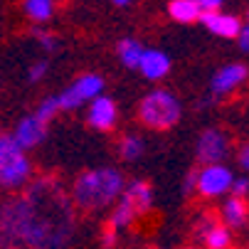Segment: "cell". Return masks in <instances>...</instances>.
Masks as SVG:
<instances>
[{
	"instance_id": "3",
	"label": "cell",
	"mask_w": 249,
	"mask_h": 249,
	"mask_svg": "<svg viewBox=\"0 0 249 249\" xmlns=\"http://www.w3.org/2000/svg\"><path fill=\"white\" fill-rule=\"evenodd\" d=\"M138 119L148 128L156 131H168L180 119V101L175 94L165 89H153L148 91L138 104Z\"/></svg>"
},
{
	"instance_id": "24",
	"label": "cell",
	"mask_w": 249,
	"mask_h": 249,
	"mask_svg": "<svg viewBox=\"0 0 249 249\" xmlns=\"http://www.w3.org/2000/svg\"><path fill=\"white\" fill-rule=\"evenodd\" d=\"M47 72H50V62H47V59H40V62L30 64L27 79H30V82H42V79L47 77Z\"/></svg>"
},
{
	"instance_id": "20",
	"label": "cell",
	"mask_w": 249,
	"mask_h": 249,
	"mask_svg": "<svg viewBox=\"0 0 249 249\" xmlns=\"http://www.w3.org/2000/svg\"><path fill=\"white\" fill-rule=\"evenodd\" d=\"M25 13L35 22H47L54 15V0H25Z\"/></svg>"
},
{
	"instance_id": "26",
	"label": "cell",
	"mask_w": 249,
	"mask_h": 249,
	"mask_svg": "<svg viewBox=\"0 0 249 249\" xmlns=\"http://www.w3.org/2000/svg\"><path fill=\"white\" fill-rule=\"evenodd\" d=\"M230 193H232V197L244 200L249 195V178H234L232 185H230Z\"/></svg>"
},
{
	"instance_id": "2",
	"label": "cell",
	"mask_w": 249,
	"mask_h": 249,
	"mask_svg": "<svg viewBox=\"0 0 249 249\" xmlns=\"http://www.w3.org/2000/svg\"><path fill=\"white\" fill-rule=\"evenodd\" d=\"M126 188L121 170L116 168H94L84 170L72 185V205L82 210H104L114 205Z\"/></svg>"
},
{
	"instance_id": "12",
	"label": "cell",
	"mask_w": 249,
	"mask_h": 249,
	"mask_svg": "<svg viewBox=\"0 0 249 249\" xmlns=\"http://www.w3.org/2000/svg\"><path fill=\"white\" fill-rule=\"evenodd\" d=\"M249 77V69L244 67V64H239V62H234V64H227V67H222L220 72L212 77V84H210V89H212V94H217V96H222V94H230L232 89H237L244 79Z\"/></svg>"
},
{
	"instance_id": "1",
	"label": "cell",
	"mask_w": 249,
	"mask_h": 249,
	"mask_svg": "<svg viewBox=\"0 0 249 249\" xmlns=\"http://www.w3.org/2000/svg\"><path fill=\"white\" fill-rule=\"evenodd\" d=\"M25 197L32 202V217L22 244L30 249H64L74 232V210L67 193L57 180L40 178L27 188Z\"/></svg>"
},
{
	"instance_id": "19",
	"label": "cell",
	"mask_w": 249,
	"mask_h": 249,
	"mask_svg": "<svg viewBox=\"0 0 249 249\" xmlns=\"http://www.w3.org/2000/svg\"><path fill=\"white\" fill-rule=\"evenodd\" d=\"M143 57V45L138 40H121L119 42V59L128 69H138V62Z\"/></svg>"
},
{
	"instance_id": "5",
	"label": "cell",
	"mask_w": 249,
	"mask_h": 249,
	"mask_svg": "<svg viewBox=\"0 0 249 249\" xmlns=\"http://www.w3.org/2000/svg\"><path fill=\"white\" fill-rule=\"evenodd\" d=\"M101 89H104V79L99 74H82L74 84H69L54 99H57L59 111H74L79 106H84L87 101L91 104L96 96H101Z\"/></svg>"
},
{
	"instance_id": "16",
	"label": "cell",
	"mask_w": 249,
	"mask_h": 249,
	"mask_svg": "<svg viewBox=\"0 0 249 249\" xmlns=\"http://www.w3.org/2000/svg\"><path fill=\"white\" fill-rule=\"evenodd\" d=\"M247 217H249V205L239 197H227L225 205H222V222L227 230H239L247 225Z\"/></svg>"
},
{
	"instance_id": "14",
	"label": "cell",
	"mask_w": 249,
	"mask_h": 249,
	"mask_svg": "<svg viewBox=\"0 0 249 249\" xmlns=\"http://www.w3.org/2000/svg\"><path fill=\"white\" fill-rule=\"evenodd\" d=\"M138 69L146 79H163L170 72V59L160 50H143V57L138 62Z\"/></svg>"
},
{
	"instance_id": "23",
	"label": "cell",
	"mask_w": 249,
	"mask_h": 249,
	"mask_svg": "<svg viewBox=\"0 0 249 249\" xmlns=\"http://www.w3.org/2000/svg\"><path fill=\"white\" fill-rule=\"evenodd\" d=\"M22 153V148L13 141V136H5V133H0V165H3L5 160H10L13 156Z\"/></svg>"
},
{
	"instance_id": "27",
	"label": "cell",
	"mask_w": 249,
	"mask_h": 249,
	"mask_svg": "<svg viewBox=\"0 0 249 249\" xmlns=\"http://www.w3.org/2000/svg\"><path fill=\"white\" fill-rule=\"evenodd\" d=\"M222 3L225 0H197V5H200L202 13H215V10L222 8Z\"/></svg>"
},
{
	"instance_id": "21",
	"label": "cell",
	"mask_w": 249,
	"mask_h": 249,
	"mask_svg": "<svg viewBox=\"0 0 249 249\" xmlns=\"http://www.w3.org/2000/svg\"><path fill=\"white\" fill-rule=\"evenodd\" d=\"M119 156L124 158V160H138L141 156H143V141H141L138 136H133V133H126L121 141H119Z\"/></svg>"
},
{
	"instance_id": "30",
	"label": "cell",
	"mask_w": 249,
	"mask_h": 249,
	"mask_svg": "<svg viewBox=\"0 0 249 249\" xmlns=\"http://www.w3.org/2000/svg\"><path fill=\"white\" fill-rule=\"evenodd\" d=\"M239 47L244 50V52H249V25H242V30H239Z\"/></svg>"
},
{
	"instance_id": "22",
	"label": "cell",
	"mask_w": 249,
	"mask_h": 249,
	"mask_svg": "<svg viewBox=\"0 0 249 249\" xmlns=\"http://www.w3.org/2000/svg\"><path fill=\"white\" fill-rule=\"evenodd\" d=\"M57 114H59L57 99H54V96H47V99H42V101L37 104V109H35V114H32V116L37 119L40 124H45V126H47V124H50V121H52Z\"/></svg>"
},
{
	"instance_id": "18",
	"label": "cell",
	"mask_w": 249,
	"mask_h": 249,
	"mask_svg": "<svg viewBox=\"0 0 249 249\" xmlns=\"http://www.w3.org/2000/svg\"><path fill=\"white\" fill-rule=\"evenodd\" d=\"M168 13L178 22H195L202 15L197 0H173V3L168 5Z\"/></svg>"
},
{
	"instance_id": "15",
	"label": "cell",
	"mask_w": 249,
	"mask_h": 249,
	"mask_svg": "<svg viewBox=\"0 0 249 249\" xmlns=\"http://www.w3.org/2000/svg\"><path fill=\"white\" fill-rule=\"evenodd\" d=\"M121 195L133 205V210L138 212V215H146V212L153 207V188H151L146 180H133V183H128Z\"/></svg>"
},
{
	"instance_id": "28",
	"label": "cell",
	"mask_w": 249,
	"mask_h": 249,
	"mask_svg": "<svg viewBox=\"0 0 249 249\" xmlns=\"http://www.w3.org/2000/svg\"><path fill=\"white\" fill-rule=\"evenodd\" d=\"M237 163H239V165L249 173V143H244V146L237 151Z\"/></svg>"
},
{
	"instance_id": "10",
	"label": "cell",
	"mask_w": 249,
	"mask_h": 249,
	"mask_svg": "<svg viewBox=\"0 0 249 249\" xmlns=\"http://www.w3.org/2000/svg\"><path fill=\"white\" fill-rule=\"evenodd\" d=\"M116 119H119V109H116V101L109 99V96H96L91 104H89V111H87V121L91 128L96 131H111L116 126Z\"/></svg>"
},
{
	"instance_id": "4",
	"label": "cell",
	"mask_w": 249,
	"mask_h": 249,
	"mask_svg": "<svg viewBox=\"0 0 249 249\" xmlns=\"http://www.w3.org/2000/svg\"><path fill=\"white\" fill-rule=\"evenodd\" d=\"M32 217V202L22 197H8L0 202V249H15L22 244Z\"/></svg>"
},
{
	"instance_id": "33",
	"label": "cell",
	"mask_w": 249,
	"mask_h": 249,
	"mask_svg": "<svg viewBox=\"0 0 249 249\" xmlns=\"http://www.w3.org/2000/svg\"><path fill=\"white\" fill-rule=\"evenodd\" d=\"M185 249H197V247H185Z\"/></svg>"
},
{
	"instance_id": "13",
	"label": "cell",
	"mask_w": 249,
	"mask_h": 249,
	"mask_svg": "<svg viewBox=\"0 0 249 249\" xmlns=\"http://www.w3.org/2000/svg\"><path fill=\"white\" fill-rule=\"evenodd\" d=\"M200 22L212 32V35H217V37H237L239 35V30H242V22H239V18H234V15H227V13H220V10H215V13H202L200 15Z\"/></svg>"
},
{
	"instance_id": "29",
	"label": "cell",
	"mask_w": 249,
	"mask_h": 249,
	"mask_svg": "<svg viewBox=\"0 0 249 249\" xmlns=\"http://www.w3.org/2000/svg\"><path fill=\"white\" fill-rule=\"evenodd\" d=\"M101 239H104V247H114V244H116V239H119V232H114L111 227H106V230H104V234H101Z\"/></svg>"
},
{
	"instance_id": "8",
	"label": "cell",
	"mask_w": 249,
	"mask_h": 249,
	"mask_svg": "<svg viewBox=\"0 0 249 249\" xmlns=\"http://www.w3.org/2000/svg\"><path fill=\"white\" fill-rule=\"evenodd\" d=\"M30 178H32V163L25 151L0 165V188L3 190H20L22 185H27Z\"/></svg>"
},
{
	"instance_id": "11",
	"label": "cell",
	"mask_w": 249,
	"mask_h": 249,
	"mask_svg": "<svg viewBox=\"0 0 249 249\" xmlns=\"http://www.w3.org/2000/svg\"><path fill=\"white\" fill-rule=\"evenodd\" d=\"M45 136H47V126L40 124L35 116H25V119H20L18 126H15V131H13V141H15V143H18L22 151L40 146L42 141H45Z\"/></svg>"
},
{
	"instance_id": "17",
	"label": "cell",
	"mask_w": 249,
	"mask_h": 249,
	"mask_svg": "<svg viewBox=\"0 0 249 249\" xmlns=\"http://www.w3.org/2000/svg\"><path fill=\"white\" fill-rule=\"evenodd\" d=\"M136 217H138V212H136L133 205L121 195V197L116 200L114 210H111V217H109V225H106V227H111L114 232H121V230H128V227L136 222Z\"/></svg>"
},
{
	"instance_id": "6",
	"label": "cell",
	"mask_w": 249,
	"mask_h": 249,
	"mask_svg": "<svg viewBox=\"0 0 249 249\" xmlns=\"http://www.w3.org/2000/svg\"><path fill=\"white\" fill-rule=\"evenodd\" d=\"M234 180V175L227 165H202L195 170V190L202 197H222L230 193V185Z\"/></svg>"
},
{
	"instance_id": "7",
	"label": "cell",
	"mask_w": 249,
	"mask_h": 249,
	"mask_svg": "<svg viewBox=\"0 0 249 249\" xmlns=\"http://www.w3.org/2000/svg\"><path fill=\"white\" fill-rule=\"evenodd\" d=\"M230 153V138L220 128H207L197 138V160L205 165H220Z\"/></svg>"
},
{
	"instance_id": "9",
	"label": "cell",
	"mask_w": 249,
	"mask_h": 249,
	"mask_svg": "<svg viewBox=\"0 0 249 249\" xmlns=\"http://www.w3.org/2000/svg\"><path fill=\"white\" fill-rule=\"evenodd\" d=\"M195 234L207 249H230L232 244V232L217 222L215 215H202L195 225Z\"/></svg>"
},
{
	"instance_id": "31",
	"label": "cell",
	"mask_w": 249,
	"mask_h": 249,
	"mask_svg": "<svg viewBox=\"0 0 249 249\" xmlns=\"http://www.w3.org/2000/svg\"><path fill=\"white\" fill-rule=\"evenodd\" d=\"M114 3H116V5H128L131 0H114Z\"/></svg>"
},
{
	"instance_id": "25",
	"label": "cell",
	"mask_w": 249,
	"mask_h": 249,
	"mask_svg": "<svg viewBox=\"0 0 249 249\" xmlns=\"http://www.w3.org/2000/svg\"><path fill=\"white\" fill-rule=\"evenodd\" d=\"M32 35L37 37V42H40L47 52H54V50H57V37H54L52 32H47V30H42V27H35Z\"/></svg>"
},
{
	"instance_id": "32",
	"label": "cell",
	"mask_w": 249,
	"mask_h": 249,
	"mask_svg": "<svg viewBox=\"0 0 249 249\" xmlns=\"http://www.w3.org/2000/svg\"><path fill=\"white\" fill-rule=\"evenodd\" d=\"M146 249H163V247H146Z\"/></svg>"
}]
</instances>
